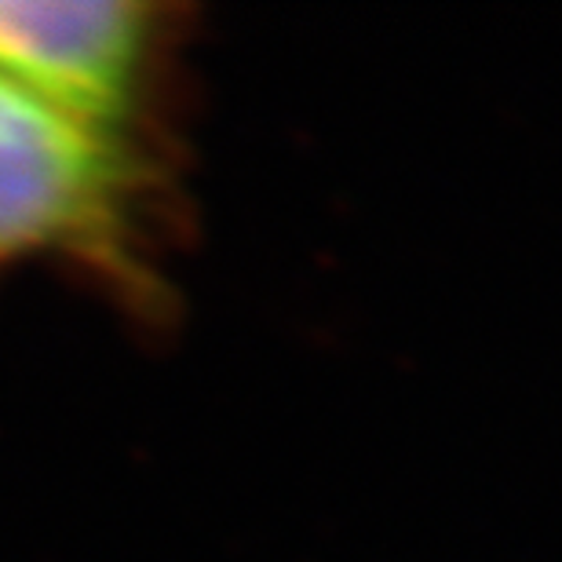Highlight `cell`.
<instances>
[{
    "instance_id": "6da1fadb",
    "label": "cell",
    "mask_w": 562,
    "mask_h": 562,
    "mask_svg": "<svg viewBox=\"0 0 562 562\" xmlns=\"http://www.w3.org/2000/svg\"><path fill=\"white\" fill-rule=\"evenodd\" d=\"M136 183L125 136L85 125L0 77V267L44 252L128 263Z\"/></svg>"
},
{
    "instance_id": "7a4b0ae2",
    "label": "cell",
    "mask_w": 562,
    "mask_h": 562,
    "mask_svg": "<svg viewBox=\"0 0 562 562\" xmlns=\"http://www.w3.org/2000/svg\"><path fill=\"white\" fill-rule=\"evenodd\" d=\"M157 15L136 0H0V77L128 139L165 33Z\"/></svg>"
}]
</instances>
